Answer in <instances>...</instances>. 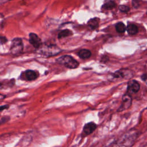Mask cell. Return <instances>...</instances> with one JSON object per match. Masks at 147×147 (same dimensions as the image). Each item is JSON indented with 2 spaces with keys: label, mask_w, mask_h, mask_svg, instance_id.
I'll use <instances>...</instances> for the list:
<instances>
[{
  "label": "cell",
  "mask_w": 147,
  "mask_h": 147,
  "mask_svg": "<svg viewBox=\"0 0 147 147\" xmlns=\"http://www.w3.org/2000/svg\"><path fill=\"white\" fill-rule=\"evenodd\" d=\"M137 133L136 130H129L117 140L112 147H131L137 138Z\"/></svg>",
  "instance_id": "cell-1"
},
{
  "label": "cell",
  "mask_w": 147,
  "mask_h": 147,
  "mask_svg": "<svg viewBox=\"0 0 147 147\" xmlns=\"http://www.w3.org/2000/svg\"><path fill=\"white\" fill-rule=\"evenodd\" d=\"M38 53L45 57L56 56L61 52V49L55 44H42L37 49Z\"/></svg>",
  "instance_id": "cell-2"
},
{
  "label": "cell",
  "mask_w": 147,
  "mask_h": 147,
  "mask_svg": "<svg viewBox=\"0 0 147 147\" xmlns=\"http://www.w3.org/2000/svg\"><path fill=\"white\" fill-rule=\"evenodd\" d=\"M56 61L57 63L70 69H75L79 65L78 61L69 55L61 56L56 59Z\"/></svg>",
  "instance_id": "cell-3"
},
{
  "label": "cell",
  "mask_w": 147,
  "mask_h": 147,
  "mask_svg": "<svg viewBox=\"0 0 147 147\" xmlns=\"http://www.w3.org/2000/svg\"><path fill=\"white\" fill-rule=\"evenodd\" d=\"M24 45L22 40L20 38L17 37L14 38L11 44L10 53L13 56H18L23 52Z\"/></svg>",
  "instance_id": "cell-4"
},
{
  "label": "cell",
  "mask_w": 147,
  "mask_h": 147,
  "mask_svg": "<svg viewBox=\"0 0 147 147\" xmlns=\"http://www.w3.org/2000/svg\"><path fill=\"white\" fill-rule=\"evenodd\" d=\"M113 77L117 79H130L133 77L134 73L133 71L127 69L123 68L117 71L113 74Z\"/></svg>",
  "instance_id": "cell-5"
},
{
  "label": "cell",
  "mask_w": 147,
  "mask_h": 147,
  "mask_svg": "<svg viewBox=\"0 0 147 147\" xmlns=\"http://www.w3.org/2000/svg\"><path fill=\"white\" fill-rule=\"evenodd\" d=\"M39 76V73L37 71L28 69L22 72L20 75V78L22 80L26 81H33L36 80Z\"/></svg>",
  "instance_id": "cell-6"
},
{
  "label": "cell",
  "mask_w": 147,
  "mask_h": 147,
  "mask_svg": "<svg viewBox=\"0 0 147 147\" xmlns=\"http://www.w3.org/2000/svg\"><path fill=\"white\" fill-rule=\"evenodd\" d=\"M131 102H132V99H131V95L127 93L125 94L122 96V103L119 106L118 110V112L122 111L126 109H128L131 105Z\"/></svg>",
  "instance_id": "cell-7"
},
{
  "label": "cell",
  "mask_w": 147,
  "mask_h": 147,
  "mask_svg": "<svg viewBox=\"0 0 147 147\" xmlns=\"http://www.w3.org/2000/svg\"><path fill=\"white\" fill-rule=\"evenodd\" d=\"M140 84L135 80H131L128 82L127 87V93L131 95L137 93L140 90Z\"/></svg>",
  "instance_id": "cell-8"
},
{
  "label": "cell",
  "mask_w": 147,
  "mask_h": 147,
  "mask_svg": "<svg viewBox=\"0 0 147 147\" xmlns=\"http://www.w3.org/2000/svg\"><path fill=\"white\" fill-rule=\"evenodd\" d=\"M29 42L36 49H38L41 45L42 42L41 38L34 33H30L29 35Z\"/></svg>",
  "instance_id": "cell-9"
},
{
  "label": "cell",
  "mask_w": 147,
  "mask_h": 147,
  "mask_svg": "<svg viewBox=\"0 0 147 147\" xmlns=\"http://www.w3.org/2000/svg\"><path fill=\"white\" fill-rule=\"evenodd\" d=\"M96 125L93 122H88L84 125L83 129V133L85 136H87L89 134H91L94 131V130L96 129Z\"/></svg>",
  "instance_id": "cell-10"
},
{
  "label": "cell",
  "mask_w": 147,
  "mask_h": 147,
  "mask_svg": "<svg viewBox=\"0 0 147 147\" xmlns=\"http://www.w3.org/2000/svg\"><path fill=\"white\" fill-rule=\"evenodd\" d=\"M99 22V18L97 17H95V18H91L90 20H88L87 22V25L90 29H91L92 30H94L98 27Z\"/></svg>",
  "instance_id": "cell-11"
},
{
  "label": "cell",
  "mask_w": 147,
  "mask_h": 147,
  "mask_svg": "<svg viewBox=\"0 0 147 147\" xmlns=\"http://www.w3.org/2000/svg\"><path fill=\"white\" fill-rule=\"evenodd\" d=\"M115 6H116V4L114 1L107 0L104 2L103 5H102V9L103 10H112L115 7Z\"/></svg>",
  "instance_id": "cell-12"
},
{
  "label": "cell",
  "mask_w": 147,
  "mask_h": 147,
  "mask_svg": "<svg viewBox=\"0 0 147 147\" xmlns=\"http://www.w3.org/2000/svg\"><path fill=\"white\" fill-rule=\"evenodd\" d=\"M78 56L82 59H88L91 56V52L90 50L87 49H82L78 53Z\"/></svg>",
  "instance_id": "cell-13"
},
{
  "label": "cell",
  "mask_w": 147,
  "mask_h": 147,
  "mask_svg": "<svg viewBox=\"0 0 147 147\" xmlns=\"http://www.w3.org/2000/svg\"><path fill=\"white\" fill-rule=\"evenodd\" d=\"M126 30L129 34L134 35L138 33V27L136 25H134L133 24H129L127 26Z\"/></svg>",
  "instance_id": "cell-14"
},
{
  "label": "cell",
  "mask_w": 147,
  "mask_h": 147,
  "mask_svg": "<svg viewBox=\"0 0 147 147\" xmlns=\"http://www.w3.org/2000/svg\"><path fill=\"white\" fill-rule=\"evenodd\" d=\"M72 34V32L71 30L67 29H64V30L60 31L58 33L57 37H58V38L60 39V38H64L66 37L70 36Z\"/></svg>",
  "instance_id": "cell-15"
},
{
  "label": "cell",
  "mask_w": 147,
  "mask_h": 147,
  "mask_svg": "<svg viewBox=\"0 0 147 147\" xmlns=\"http://www.w3.org/2000/svg\"><path fill=\"white\" fill-rule=\"evenodd\" d=\"M115 29L118 33H122L125 32V30H126V27L123 22H119L115 25Z\"/></svg>",
  "instance_id": "cell-16"
},
{
  "label": "cell",
  "mask_w": 147,
  "mask_h": 147,
  "mask_svg": "<svg viewBox=\"0 0 147 147\" xmlns=\"http://www.w3.org/2000/svg\"><path fill=\"white\" fill-rule=\"evenodd\" d=\"M119 9L123 13H127L130 10V7L126 5H120L119 6Z\"/></svg>",
  "instance_id": "cell-17"
},
{
  "label": "cell",
  "mask_w": 147,
  "mask_h": 147,
  "mask_svg": "<svg viewBox=\"0 0 147 147\" xmlns=\"http://www.w3.org/2000/svg\"><path fill=\"white\" fill-rule=\"evenodd\" d=\"M7 41V39L6 37L4 36H0V44H3L6 43Z\"/></svg>",
  "instance_id": "cell-18"
},
{
  "label": "cell",
  "mask_w": 147,
  "mask_h": 147,
  "mask_svg": "<svg viewBox=\"0 0 147 147\" xmlns=\"http://www.w3.org/2000/svg\"><path fill=\"white\" fill-rule=\"evenodd\" d=\"M9 107V105H5L1 106H0V113H1L2 111L7 109Z\"/></svg>",
  "instance_id": "cell-19"
},
{
  "label": "cell",
  "mask_w": 147,
  "mask_h": 147,
  "mask_svg": "<svg viewBox=\"0 0 147 147\" xmlns=\"http://www.w3.org/2000/svg\"><path fill=\"white\" fill-rule=\"evenodd\" d=\"M4 20V16L2 13H0V24Z\"/></svg>",
  "instance_id": "cell-20"
},
{
  "label": "cell",
  "mask_w": 147,
  "mask_h": 147,
  "mask_svg": "<svg viewBox=\"0 0 147 147\" xmlns=\"http://www.w3.org/2000/svg\"><path fill=\"white\" fill-rule=\"evenodd\" d=\"M4 98H5V96L3 95H2V94H0V100H2Z\"/></svg>",
  "instance_id": "cell-21"
},
{
  "label": "cell",
  "mask_w": 147,
  "mask_h": 147,
  "mask_svg": "<svg viewBox=\"0 0 147 147\" xmlns=\"http://www.w3.org/2000/svg\"><path fill=\"white\" fill-rule=\"evenodd\" d=\"M3 86V84L2 83H0V87H2Z\"/></svg>",
  "instance_id": "cell-22"
},
{
  "label": "cell",
  "mask_w": 147,
  "mask_h": 147,
  "mask_svg": "<svg viewBox=\"0 0 147 147\" xmlns=\"http://www.w3.org/2000/svg\"></svg>",
  "instance_id": "cell-23"
}]
</instances>
